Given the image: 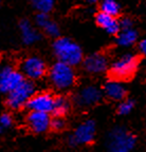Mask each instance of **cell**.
Here are the masks:
<instances>
[{
    "label": "cell",
    "mask_w": 146,
    "mask_h": 152,
    "mask_svg": "<svg viewBox=\"0 0 146 152\" xmlns=\"http://www.w3.org/2000/svg\"><path fill=\"white\" fill-rule=\"evenodd\" d=\"M53 51L59 62L74 66L83 61L81 47L67 37H58L53 43Z\"/></svg>",
    "instance_id": "cell-1"
},
{
    "label": "cell",
    "mask_w": 146,
    "mask_h": 152,
    "mask_svg": "<svg viewBox=\"0 0 146 152\" xmlns=\"http://www.w3.org/2000/svg\"><path fill=\"white\" fill-rule=\"evenodd\" d=\"M136 138L130 131L123 127H115L107 137L108 152H130L136 145Z\"/></svg>",
    "instance_id": "cell-2"
},
{
    "label": "cell",
    "mask_w": 146,
    "mask_h": 152,
    "mask_svg": "<svg viewBox=\"0 0 146 152\" xmlns=\"http://www.w3.org/2000/svg\"><path fill=\"white\" fill-rule=\"evenodd\" d=\"M49 78L54 88L57 90H68L75 83L76 74L73 66L56 61L49 70Z\"/></svg>",
    "instance_id": "cell-3"
},
{
    "label": "cell",
    "mask_w": 146,
    "mask_h": 152,
    "mask_svg": "<svg viewBox=\"0 0 146 152\" xmlns=\"http://www.w3.org/2000/svg\"><path fill=\"white\" fill-rule=\"evenodd\" d=\"M139 66V58L134 54H125L117 58L110 66L109 74L113 80H126L132 77Z\"/></svg>",
    "instance_id": "cell-4"
},
{
    "label": "cell",
    "mask_w": 146,
    "mask_h": 152,
    "mask_svg": "<svg viewBox=\"0 0 146 152\" xmlns=\"http://www.w3.org/2000/svg\"><path fill=\"white\" fill-rule=\"evenodd\" d=\"M35 94V86L32 81L24 79L14 91L7 96V106L12 110H18L28 104L32 96Z\"/></svg>",
    "instance_id": "cell-5"
},
{
    "label": "cell",
    "mask_w": 146,
    "mask_h": 152,
    "mask_svg": "<svg viewBox=\"0 0 146 152\" xmlns=\"http://www.w3.org/2000/svg\"><path fill=\"white\" fill-rule=\"evenodd\" d=\"M20 73L28 80H37L45 75L47 73V64L38 56H28L26 57L19 66Z\"/></svg>",
    "instance_id": "cell-6"
},
{
    "label": "cell",
    "mask_w": 146,
    "mask_h": 152,
    "mask_svg": "<svg viewBox=\"0 0 146 152\" xmlns=\"http://www.w3.org/2000/svg\"><path fill=\"white\" fill-rule=\"evenodd\" d=\"M24 79L22 74L15 70L11 64L0 66V92L9 94L21 85Z\"/></svg>",
    "instance_id": "cell-7"
},
{
    "label": "cell",
    "mask_w": 146,
    "mask_h": 152,
    "mask_svg": "<svg viewBox=\"0 0 146 152\" xmlns=\"http://www.w3.org/2000/svg\"><path fill=\"white\" fill-rule=\"evenodd\" d=\"M94 137H95V123L92 119H87L77 126L74 132L69 136L68 142L70 146H77L83 144L86 145L93 142Z\"/></svg>",
    "instance_id": "cell-8"
},
{
    "label": "cell",
    "mask_w": 146,
    "mask_h": 152,
    "mask_svg": "<svg viewBox=\"0 0 146 152\" xmlns=\"http://www.w3.org/2000/svg\"><path fill=\"white\" fill-rule=\"evenodd\" d=\"M102 99V91L96 86L89 85L79 89L74 96V102L79 108H89Z\"/></svg>",
    "instance_id": "cell-9"
},
{
    "label": "cell",
    "mask_w": 146,
    "mask_h": 152,
    "mask_svg": "<svg viewBox=\"0 0 146 152\" xmlns=\"http://www.w3.org/2000/svg\"><path fill=\"white\" fill-rule=\"evenodd\" d=\"M54 104V97L51 93L40 92L35 93L29 100L26 107L33 112H41V113H51Z\"/></svg>",
    "instance_id": "cell-10"
},
{
    "label": "cell",
    "mask_w": 146,
    "mask_h": 152,
    "mask_svg": "<svg viewBox=\"0 0 146 152\" xmlns=\"http://www.w3.org/2000/svg\"><path fill=\"white\" fill-rule=\"evenodd\" d=\"M26 126L34 133H43L48 131L51 126V117L49 114L41 112L30 111L26 118Z\"/></svg>",
    "instance_id": "cell-11"
},
{
    "label": "cell",
    "mask_w": 146,
    "mask_h": 152,
    "mask_svg": "<svg viewBox=\"0 0 146 152\" xmlns=\"http://www.w3.org/2000/svg\"><path fill=\"white\" fill-rule=\"evenodd\" d=\"M83 66L89 74H101L108 69V59L102 53L91 54L83 59Z\"/></svg>",
    "instance_id": "cell-12"
},
{
    "label": "cell",
    "mask_w": 146,
    "mask_h": 152,
    "mask_svg": "<svg viewBox=\"0 0 146 152\" xmlns=\"http://www.w3.org/2000/svg\"><path fill=\"white\" fill-rule=\"evenodd\" d=\"M19 28H20L21 39L24 45H32L37 42V41L40 40V38H41L40 33L34 28L33 24H32L29 20H26V19L21 20L19 23Z\"/></svg>",
    "instance_id": "cell-13"
},
{
    "label": "cell",
    "mask_w": 146,
    "mask_h": 152,
    "mask_svg": "<svg viewBox=\"0 0 146 152\" xmlns=\"http://www.w3.org/2000/svg\"><path fill=\"white\" fill-rule=\"evenodd\" d=\"M95 21L102 28H104L108 34L110 35H117L119 34L120 30V24L115 17L109 16L104 13H98L95 16Z\"/></svg>",
    "instance_id": "cell-14"
},
{
    "label": "cell",
    "mask_w": 146,
    "mask_h": 152,
    "mask_svg": "<svg viewBox=\"0 0 146 152\" xmlns=\"http://www.w3.org/2000/svg\"><path fill=\"white\" fill-rule=\"evenodd\" d=\"M35 22L39 28H43V31L48 36H50V37H59V26L56 22L51 20L48 15L37 14L35 18Z\"/></svg>",
    "instance_id": "cell-15"
},
{
    "label": "cell",
    "mask_w": 146,
    "mask_h": 152,
    "mask_svg": "<svg viewBox=\"0 0 146 152\" xmlns=\"http://www.w3.org/2000/svg\"><path fill=\"white\" fill-rule=\"evenodd\" d=\"M104 93L108 98L112 100H122L126 96V89L120 81L111 80L105 85Z\"/></svg>",
    "instance_id": "cell-16"
},
{
    "label": "cell",
    "mask_w": 146,
    "mask_h": 152,
    "mask_svg": "<svg viewBox=\"0 0 146 152\" xmlns=\"http://www.w3.org/2000/svg\"><path fill=\"white\" fill-rule=\"evenodd\" d=\"M70 106H71L70 100L66 96H64V95L56 96V97H54L52 113L55 115V117H62L69 112Z\"/></svg>",
    "instance_id": "cell-17"
},
{
    "label": "cell",
    "mask_w": 146,
    "mask_h": 152,
    "mask_svg": "<svg viewBox=\"0 0 146 152\" xmlns=\"http://www.w3.org/2000/svg\"><path fill=\"white\" fill-rule=\"evenodd\" d=\"M138 39V33L136 30H122L117 36V42L121 47H129L134 45Z\"/></svg>",
    "instance_id": "cell-18"
},
{
    "label": "cell",
    "mask_w": 146,
    "mask_h": 152,
    "mask_svg": "<svg viewBox=\"0 0 146 152\" xmlns=\"http://www.w3.org/2000/svg\"><path fill=\"white\" fill-rule=\"evenodd\" d=\"M100 9H101V13H104L109 16L117 17L120 14L121 7L120 4L113 0H105L100 4Z\"/></svg>",
    "instance_id": "cell-19"
},
{
    "label": "cell",
    "mask_w": 146,
    "mask_h": 152,
    "mask_svg": "<svg viewBox=\"0 0 146 152\" xmlns=\"http://www.w3.org/2000/svg\"><path fill=\"white\" fill-rule=\"evenodd\" d=\"M55 2L53 0H34L32 1V7L36 10L38 14L48 15L54 9Z\"/></svg>",
    "instance_id": "cell-20"
},
{
    "label": "cell",
    "mask_w": 146,
    "mask_h": 152,
    "mask_svg": "<svg viewBox=\"0 0 146 152\" xmlns=\"http://www.w3.org/2000/svg\"><path fill=\"white\" fill-rule=\"evenodd\" d=\"M134 102L130 99H127L122 102L120 104H119V107H117V113L121 114V115H127L128 113L131 112V110L134 109Z\"/></svg>",
    "instance_id": "cell-21"
},
{
    "label": "cell",
    "mask_w": 146,
    "mask_h": 152,
    "mask_svg": "<svg viewBox=\"0 0 146 152\" xmlns=\"http://www.w3.org/2000/svg\"><path fill=\"white\" fill-rule=\"evenodd\" d=\"M66 127V121L62 119V117H55L54 119H51L50 128L54 131H62Z\"/></svg>",
    "instance_id": "cell-22"
},
{
    "label": "cell",
    "mask_w": 146,
    "mask_h": 152,
    "mask_svg": "<svg viewBox=\"0 0 146 152\" xmlns=\"http://www.w3.org/2000/svg\"><path fill=\"white\" fill-rule=\"evenodd\" d=\"M13 125V117L11 114L9 113H3L0 115V126L2 127L3 129L10 128Z\"/></svg>",
    "instance_id": "cell-23"
},
{
    "label": "cell",
    "mask_w": 146,
    "mask_h": 152,
    "mask_svg": "<svg viewBox=\"0 0 146 152\" xmlns=\"http://www.w3.org/2000/svg\"><path fill=\"white\" fill-rule=\"evenodd\" d=\"M120 24V30H130L134 26V21L130 18H123L121 21H119Z\"/></svg>",
    "instance_id": "cell-24"
},
{
    "label": "cell",
    "mask_w": 146,
    "mask_h": 152,
    "mask_svg": "<svg viewBox=\"0 0 146 152\" xmlns=\"http://www.w3.org/2000/svg\"><path fill=\"white\" fill-rule=\"evenodd\" d=\"M139 50L144 56H146V39L142 40L141 42L139 43Z\"/></svg>",
    "instance_id": "cell-25"
},
{
    "label": "cell",
    "mask_w": 146,
    "mask_h": 152,
    "mask_svg": "<svg viewBox=\"0 0 146 152\" xmlns=\"http://www.w3.org/2000/svg\"><path fill=\"white\" fill-rule=\"evenodd\" d=\"M3 131H4V129H3L2 127L0 126V134H2V133H3Z\"/></svg>",
    "instance_id": "cell-26"
}]
</instances>
